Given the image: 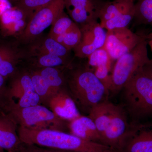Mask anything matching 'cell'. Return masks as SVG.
Listing matches in <instances>:
<instances>
[{"mask_svg": "<svg viewBox=\"0 0 152 152\" xmlns=\"http://www.w3.org/2000/svg\"><path fill=\"white\" fill-rule=\"evenodd\" d=\"M68 91L79 111L88 115L95 106L107 100L110 92L87 65L66 68Z\"/></svg>", "mask_w": 152, "mask_h": 152, "instance_id": "6da1fadb", "label": "cell"}, {"mask_svg": "<svg viewBox=\"0 0 152 152\" xmlns=\"http://www.w3.org/2000/svg\"><path fill=\"white\" fill-rule=\"evenodd\" d=\"M18 132L21 141L27 145L73 152H116L110 147L87 141L64 131L20 126Z\"/></svg>", "mask_w": 152, "mask_h": 152, "instance_id": "7a4b0ae2", "label": "cell"}, {"mask_svg": "<svg viewBox=\"0 0 152 152\" xmlns=\"http://www.w3.org/2000/svg\"><path fill=\"white\" fill-rule=\"evenodd\" d=\"M123 106L133 121L152 117V68L150 61L138 70L123 88Z\"/></svg>", "mask_w": 152, "mask_h": 152, "instance_id": "3957f363", "label": "cell"}, {"mask_svg": "<svg viewBox=\"0 0 152 152\" xmlns=\"http://www.w3.org/2000/svg\"><path fill=\"white\" fill-rule=\"evenodd\" d=\"M128 115L123 106L107 100L94 107L88 116L94 122L104 145L116 152L129 126Z\"/></svg>", "mask_w": 152, "mask_h": 152, "instance_id": "277c9868", "label": "cell"}, {"mask_svg": "<svg viewBox=\"0 0 152 152\" xmlns=\"http://www.w3.org/2000/svg\"><path fill=\"white\" fill-rule=\"evenodd\" d=\"M146 39L116 60L111 74L110 93H118L138 70L150 61Z\"/></svg>", "mask_w": 152, "mask_h": 152, "instance_id": "5b68a950", "label": "cell"}, {"mask_svg": "<svg viewBox=\"0 0 152 152\" xmlns=\"http://www.w3.org/2000/svg\"><path fill=\"white\" fill-rule=\"evenodd\" d=\"M9 111V114L20 127L33 129H50L61 131L66 128V121L40 104L24 108H11Z\"/></svg>", "mask_w": 152, "mask_h": 152, "instance_id": "8992f818", "label": "cell"}, {"mask_svg": "<svg viewBox=\"0 0 152 152\" xmlns=\"http://www.w3.org/2000/svg\"><path fill=\"white\" fill-rule=\"evenodd\" d=\"M64 0H55L36 13L27 22L17 39L21 45H29L40 37L44 31L53 23L64 12Z\"/></svg>", "mask_w": 152, "mask_h": 152, "instance_id": "52a82bcc", "label": "cell"}, {"mask_svg": "<svg viewBox=\"0 0 152 152\" xmlns=\"http://www.w3.org/2000/svg\"><path fill=\"white\" fill-rule=\"evenodd\" d=\"M116 152H152V122L129 124Z\"/></svg>", "mask_w": 152, "mask_h": 152, "instance_id": "ba28073f", "label": "cell"}, {"mask_svg": "<svg viewBox=\"0 0 152 152\" xmlns=\"http://www.w3.org/2000/svg\"><path fill=\"white\" fill-rule=\"evenodd\" d=\"M145 39V36L137 34L128 27L114 29L107 31L104 47L111 61H116Z\"/></svg>", "mask_w": 152, "mask_h": 152, "instance_id": "9c48e42d", "label": "cell"}, {"mask_svg": "<svg viewBox=\"0 0 152 152\" xmlns=\"http://www.w3.org/2000/svg\"><path fill=\"white\" fill-rule=\"evenodd\" d=\"M17 39L0 35V75L5 78L16 75L19 63L27 58L26 49Z\"/></svg>", "mask_w": 152, "mask_h": 152, "instance_id": "30bf717a", "label": "cell"}, {"mask_svg": "<svg viewBox=\"0 0 152 152\" xmlns=\"http://www.w3.org/2000/svg\"><path fill=\"white\" fill-rule=\"evenodd\" d=\"M81 31L80 42L73 50L75 57L86 58L93 52L104 47L107 31L99 21L79 26Z\"/></svg>", "mask_w": 152, "mask_h": 152, "instance_id": "8fae6325", "label": "cell"}, {"mask_svg": "<svg viewBox=\"0 0 152 152\" xmlns=\"http://www.w3.org/2000/svg\"><path fill=\"white\" fill-rule=\"evenodd\" d=\"M71 19L79 26L99 20L100 12L105 1L102 0H64Z\"/></svg>", "mask_w": 152, "mask_h": 152, "instance_id": "7c38bea8", "label": "cell"}, {"mask_svg": "<svg viewBox=\"0 0 152 152\" xmlns=\"http://www.w3.org/2000/svg\"><path fill=\"white\" fill-rule=\"evenodd\" d=\"M45 103L57 116L65 121H70L81 115L75 102L65 88L52 95Z\"/></svg>", "mask_w": 152, "mask_h": 152, "instance_id": "4fadbf2b", "label": "cell"}, {"mask_svg": "<svg viewBox=\"0 0 152 152\" xmlns=\"http://www.w3.org/2000/svg\"><path fill=\"white\" fill-rule=\"evenodd\" d=\"M18 124L9 113L0 114V148L8 152L18 151L21 146Z\"/></svg>", "mask_w": 152, "mask_h": 152, "instance_id": "5bb4252c", "label": "cell"}, {"mask_svg": "<svg viewBox=\"0 0 152 152\" xmlns=\"http://www.w3.org/2000/svg\"><path fill=\"white\" fill-rule=\"evenodd\" d=\"M70 134L87 141L104 145L94 122L88 116H82L69 121Z\"/></svg>", "mask_w": 152, "mask_h": 152, "instance_id": "9a60e30c", "label": "cell"}, {"mask_svg": "<svg viewBox=\"0 0 152 152\" xmlns=\"http://www.w3.org/2000/svg\"><path fill=\"white\" fill-rule=\"evenodd\" d=\"M26 49L27 58L39 54H51L66 58L70 57L71 50L66 48L61 44L48 36L38 38L29 45Z\"/></svg>", "mask_w": 152, "mask_h": 152, "instance_id": "2e32d148", "label": "cell"}, {"mask_svg": "<svg viewBox=\"0 0 152 152\" xmlns=\"http://www.w3.org/2000/svg\"><path fill=\"white\" fill-rule=\"evenodd\" d=\"M10 88H8L9 99H19L31 92L35 91L30 73L20 74L14 77Z\"/></svg>", "mask_w": 152, "mask_h": 152, "instance_id": "e0dca14e", "label": "cell"}, {"mask_svg": "<svg viewBox=\"0 0 152 152\" xmlns=\"http://www.w3.org/2000/svg\"><path fill=\"white\" fill-rule=\"evenodd\" d=\"M31 58L37 69L47 67L66 68L72 64L71 58H66L51 54H39L28 57Z\"/></svg>", "mask_w": 152, "mask_h": 152, "instance_id": "ac0fdd59", "label": "cell"}, {"mask_svg": "<svg viewBox=\"0 0 152 152\" xmlns=\"http://www.w3.org/2000/svg\"><path fill=\"white\" fill-rule=\"evenodd\" d=\"M134 4L133 0H111L105 1L100 12L99 23L101 24L113 18Z\"/></svg>", "mask_w": 152, "mask_h": 152, "instance_id": "d6986e66", "label": "cell"}, {"mask_svg": "<svg viewBox=\"0 0 152 152\" xmlns=\"http://www.w3.org/2000/svg\"><path fill=\"white\" fill-rule=\"evenodd\" d=\"M66 68L47 67L36 69L45 79L52 89L56 92L66 86L65 73L62 71Z\"/></svg>", "mask_w": 152, "mask_h": 152, "instance_id": "ffe728a7", "label": "cell"}, {"mask_svg": "<svg viewBox=\"0 0 152 152\" xmlns=\"http://www.w3.org/2000/svg\"><path fill=\"white\" fill-rule=\"evenodd\" d=\"M135 14V4L129 6L127 8L120 13L116 16L101 24V26L107 31L127 27L128 25L134 19Z\"/></svg>", "mask_w": 152, "mask_h": 152, "instance_id": "44dd1931", "label": "cell"}, {"mask_svg": "<svg viewBox=\"0 0 152 152\" xmlns=\"http://www.w3.org/2000/svg\"><path fill=\"white\" fill-rule=\"evenodd\" d=\"M54 1L55 0H21L14 4L27 23L38 11Z\"/></svg>", "mask_w": 152, "mask_h": 152, "instance_id": "7402d4cb", "label": "cell"}, {"mask_svg": "<svg viewBox=\"0 0 152 152\" xmlns=\"http://www.w3.org/2000/svg\"><path fill=\"white\" fill-rule=\"evenodd\" d=\"M30 74L35 91L40 97L41 102L45 103L48 99L56 92L37 70L36 69Z\"/></svg>", "mask_w": 152, "mask_h": 152, "instance_id": "603a6c76", "label": "cell"}, {"mask_svg": "<svg viewBox=\"0 0 152 152\" xmlns=\"http://www.w3.org/2000/svg\"><path fill=\"white\" fill-rule=\"evenodd\" d=\"M81 35L80 27L74 23L68 31L57 38L56 40L58 41L68 50H72L80 43Z\"/></svg>", "mask_w": 152, "mask_h": 152, "instance_id": "cb8c5ba5", "label": "cell"}, {"mask_svg": "<svg viewBox=\"0 0 152 152\" xmlns=\"http://www.w3.org/2000/svg\"><path fill=\"white\" fill-rule=\"evenodd\" d=\"M75 22L65 12L60 15L51 26L48 36L56 40L68 31Z\"/></svg>", "mask_w": 152, "mask_h": 152, "instance_id": "d4e9b609", "label": "cell"}, {"mask_svg": "<svg viewBox=\"0 0 152 152\" xmlns=\"http://www.w3.org/2000/svg\"><path fill=\"white\" fill-rule=\"evenodd\" d=\"M87 65L94 70L98 67L103 65H110L111 60L104 47L96 50L88 58Z\"/></svg>", "mask_w": 152, "mask_h": 152, "instance_id": "484cf974", "label": "cell"}, {"mask_svg": "<svg viewBox=\"0 0 152 152\" xmlns=\"http://www.w3.org/2000/svg\"><path fill=\"white\" fill-rule=\"evenodd\" d=\"M135 9L134 18L152 25V0H140L135 4Z\"/></svg>", "mask_w": 152, "mask_h": 152, "instance_id": "4316f807", "label": "cell"}, {"mask_svg": "<svg viewBox=\"0 0 152 152\" xmlns=\"http://www.w3.org/2000/svg\"><path fill=\"white\" fill-rule=\"evenodd\" d=\"M109 69L110 65H107L100 66L94 69L95 75L109 91L111 85V75L109 74Z\"/></svg>", "mask_w": 152, "mask_h": 152, "instance_id": "83f0119b", "label": "cell"}, {"mask_svg": "<svg viewBox=\"0 0 152 152\" xmlns=\"http://www.w3.org/2000/svg\"><path fill=\"white\" fill-rule=\"evenodd\" d=\"M18 151L22 152H73L43 148L34 145H27L23 143Z\"/></svg>", "mask_w": 152, "mask_h": 152, "instance_id": "f1b7e54d", "label": "cell"}, {"mask_svg": "<svg viewBox=\"0 0 152 152\" xmlns=\"http://www.w3.org/2000/svg\"><path fill=\"white\" fill-rule=\"evenodd\" d=\"M6 78L0 75V107L5 105L6 101L9 99L8 88L6 85Z\"/></svg>", "mask_w": 152, "mask_h": 152, "instance_id": "f546056e", "label": "cell"}, {"mask_svg": "<svg viewBox=\"0 0 152 152\" xmlns=\"http://www.w3.org/2000/svg\"><path fill=\"white\" fill-rule=\"evenodd\" d=\"M145 37L146 39L148 40V41H147L148 42V44L149 45L151 48V49L152 51V34H150L148 35V36H145Z\"/></svg>", "mask_w": 152, "mask_h": 152, "instance_id": "4dcf8cb0", "label": "cell"}, {"mask_svg": "<svg viewBox=\"0 0 152 152\" xmlns=\"http://www.w3.org/2000/svg\"><path fill=\"white\" fill-rule=\"evenodd\" d=\"M9 1H10L12 2L14 4H15V3L21 1V0H9Z\"/></svg>", "mask_w": 152, "mask_h": 152, "instance_id": "1f68e13d", "label": "cell"}, {"mask_svg": "<svg viewBox=\"0 0 152 152\" xmlns=\"http://www.w3.org/2000/svg\"><path fill=\"white\" fill-rule=\"evenodd\" d=\"M0 152H4V150L0 148Z\"/></svg>", "mask_w": 152, "mask_h": 152, "instance_id": "d6a6232c", "label": "cell"}, {"mask_svg": "<svg viewBox=\"0 0 152 152\" xmlns=\"http://www.w3.org/2000/svg\"><path fill=\"white\" fill-rule=\"evenodd\" d=\"M151 65L152 68V60H151Z\"/></svg>", "mask_w": 152, "mask_h": 152, "instance_id": "836d02e7", "label": "cell"}, {"mask_svg": "<svg viewBox=\"0 0 152 152\" xmlns=\"http://www.w3.org/2000/svg\"><path fill=\"white\" fill-rule=\"evenodd\" d=\"M14 152H22L20 151H16Z\"/></svg>", "mask_w": 152, "mask_h": 152, "instance_id": "e575fe53", "label": "cell"}, {"mask_svg": "<svg viewBox=\"0 0 152 152\" xmlns=\"http://www.w3.org/2000/svg\"><path fill=\"white\" fill-rule=\"evenodd\" d=\"M133 1H134V0H133Z\"/></svg>", "mask_w": 152, "mask_h": 152, "instance_id": "d590c367", "label": "cell"}]
</instances>
